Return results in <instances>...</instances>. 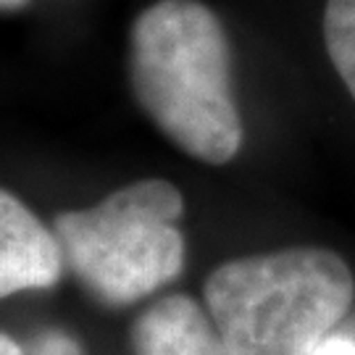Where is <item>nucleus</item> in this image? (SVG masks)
Wrapping results in <instances>:
<instances>
[{"label":"nucleus","mask_w":355,"mask_h":355,"mask_svg":"<svg viewBox=\"0 0 355 355\" xmlns=\"http://www.w3.org/2000/svg\"><path fill=\"white\" fill-rule=\"evenodd\" d=\"M129 76L140 108L182 153L229 164L242 145L224 26L200 0H158L135 19Z\"/></svg>","instance_id":"1"},{"label":"nucleus","mask_w":355,"mask_h":355,"mask_svg":"<svg viewBox=\"0 0 355 355\" xmlns=\"http://www.w3.org/2000/svg\"><path fill=\"white\" fill-rule=\"evenodd\" d=\"M203 297L232 355H313L350 311L355 279L343 255L297 245L221 263Z\"/></svg>","instance_id":"2"},{"label":"nucleus","mask_w":355,"mask_h":355,"mask_svg":"<svg viewBox=\"0 0 355 355\" xmlns=\"http://www.w3.org/2000/svg\"><path fill=\"white\" fill-rule=\"evenodd\" d=\"M182 192L166 179H140L92 208L66 211L53 232L85 290L124 308L174 282L184 268Z\"/></svg>","instance_id":"3"},{"label":"nucleus","mask_w":355,"mask_h":355,"mask_svg":"<svg viewBox=\"0 0 355 355\" xmlns=\"http://www.w3.org/2000/svg\"><path fill=\"white\" fill-rule=\"evenodd\" d=\"M64 263L55 232L16 195L0 190V300L16 292L53 287Z\"/></svg>","instance_id":"4"},{"label":"nucleus","mask_w":355,"mask_h":355,"mask_svg":"<svg viewBox=\"0 0 355 355\" xmlns=\"http://www.w3.org/2000/svg\"><path fill=\"white\" fill-rule=\"evenodd\" d=\"M135 355H232L208 308L187 295H166L132 327Z\"/></svg>","instance_id":"5"},{"label":"nucleus","mask_w":355,"mask_h":355,"mask_svg":"<svg viewBox=\"0 0 355 355\" xmlns=\"http://www.w3.org/2000/svg\"><path fill=\"white\" fill-rule=\"evenodd\" d=\"M324 42L329 61L355 101V0H327Z\"/></svg>","instance_id":"6"},{"label":"nucleus","mask_w":355,"mask_h":355,"mask_svg":"<svg viewBox=\"0 0 355 355\" xmlns=\"http://www.w3.org/2000/svg\"><path fill=\"white\" fill-rule=\"evenodd\" d=\"M26 355H85L71 334L64 329H42L32 337Z\"/></svg>","instance_id":"7"},{"label":"nucleus","mask_w":355,"mask_h":355,"mask_svg":"<svg viewBox=\"0 0 355 355\" xmlns=\"http://www.w3.org/2000/svg\"><path fill=\"white\" fill-rule=\"evenodd\" d=\"M313 355H355V340L329 334L324 343L318 345V350Z\"/></svg>","instance_id":"8"},{"label":"nucleus","mask_w":355,"mask_h":355,"mask_svg":"<svg viewBox=\"0 0 355 355\" xmlns=\"http://www.w3.org/2000/svg\"><path fill=\"white\" fill-rule=\"evenodd\" d=\"M0 355H26V350L16 340H11L8 334L0 331Z\"/></svg>","instance_id":"9"},{"label":"nucleus","mask_w":355,"mask_h":355,"mask_svg":"<svg viewBox=\"0 0 355 355\" xmlns=\"http://www.w3.org/2000/svg\"><path fill=\"white\" fill-rule=\"evenodd\" d=\"M29 0H0V11H19Z\"/></svg>","instance_id":"10"}]
</instances>
